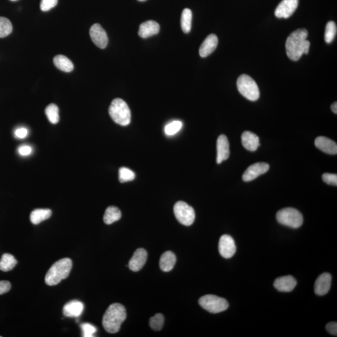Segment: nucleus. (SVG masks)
I'll return each mask as SVG.
<instances>
[{
    "label": "nucleus",
    "mask_w": 337,
    "mask_h": 337,
    "mask_svg": "<svg viewBox=\"0 0 337 337\" xmlns=\"http://www.w3.org/2000/svg\"><path fill=\"white\" fill-rule=\"evenodd\" d=\"M308 32L305 29H298L287 37L285 43L287 56L292 61H298L303 54L309 53L310 46L307 40Z\"/></svg>",
    "instance_id": "f257e3e1"
},
{
    "label": "nucleus",
    "mask_w": 337,
    "mask_h": 337,
    "mask_svg": "<svg viewBox=\"0 0 337 337\" xmlns=\"http://www.w3.org/2000/svg\"><path fill=\"white\" fill-rule=\"evenodd\" d=\"M126 318L125 307L120 303H112L104 314L103 325L106 331L115 334L120 330L122 323Z\"/></svg>",
    "instance_id": "f03ea898"
},
{
    "label": "nucleus",
    "mask_w": 337,
    "mask_h": 337,
    "mask_svg": "<svg viewBox=\"0 0 337 337\" xmlns=\"http://www.w3.org/2000/svg\"><path fill=\"white\" fill-rule=\"evenodd\" d=\"M73 267L72 260L69 258L60 259L53 264L45 277L48 285H56L62 280L67 278Z\"/></svg>",
    "instance_id": "7ed1b4c3"
},
{
    "label": "nucleus",
    "mask_w": 337,
    "mask_h": 337,
    "mask_svg": "<svg viewBox=\"0 0 337 337\" xmlns=\"http://www.w3.org/2000/svg\"><path fill=\"white\" fill-rule=\"evenodd\" d=\"M109 114L113 121L118 125L126 126L130 125L131 114L127 103L123 99L116 98L109 108Z\"/></svg>",
    "instance_id": "20e7f679"
},
{
    "label": "nucleus",
    "mask_w": 337,
    "mask_h": 337,
    "mask_svg": "<svg viewBox=\"0 0 337 337\" xmlns=\"http://www.w3.org/2000/svg\"><path fill=\"white\" fill-rule=\"evenodd\" d=\"M237 88L241 94L251 101H256L260 96V92L256 82L247 75L239 77L237 82Z\"/></svg>",
    "instance_id": "39448f33"
},
{
    "label": "nucleus",
    "mask_w": 337,
    "mask_h": 337,
    "mask_svg": "<svg viewBox=\"0 0 337 337\" xmlns=\"http://www.w3.org/2000/svg\"><path fill=\"white\" fill-rule=\"evenodd\" d=\"M276 218L279 223L287 227L297 229L303 224V216L298 210L294 208L287 207L279 210Z\"/></svg>",
    "instance_id": "423d86ee"
},
{
    "label": "nucleus",
    "mask_w": 337,
    "mask_h": 337,
    "mask_svg": "<svg viewBox=\"0 0 337 337\" xmlns=\"http://www.w3.org/2000/svg\"><path fill=\"white\" fill-rule=\"evenodd\" d=\"M199 303L204 309L212 314L220 313L229 307V303L225 299L214 295H206L201 297Z\"/></svg>",
    "instance_id": "0eeeda50"
},
{
    "label": "nucleus",
    "mask_w": 337,
    "mask_h": 337,
    "mask_svg": "<svg viewBox=\"0 0 337 337\" xmlns=\"http://www.w3.org/2000/svg\"><path fill=\"white\" fill-rule=\"evenodd\" d=\"M174 212L177 220L181 225L189 226L194 223L196 217L194 210L185 202H177L174 205Z\"/></svg>",
    "instance_id": "6e6552de"
},
{
    "label": "nucleus",
    "mask_w": 337,
    "mask_h": 337,
    "mask_svg": "<svg viewBox=\"0 0 337 337\" xmlns=\"http://www.w3.org/2000/svg\"><path fill=\"white\" fill-rule=\"evenodd\" d=\"M299 0H282L275 11L279 19H288L291 17L298 7Z\"/></svg>",
    "instance_id": "1a4fd4ad"
},
{
    "label": "nucleus",
    "mask_w": 337,
    "mask_h": 337,
    "mask_svg": "<svg viewBox=\"0 0 337 337\" xmlns=\"http://www.w3.org/2000/svg\"><path fill=\"white\" fill-rule=\"evenodd\" d=\"M90 35L93 43L97 47L105 49L108 44V37L106 31L99 24H94L91 27Z\"/></svg>",
    "instance_id": "9d476101"
},
{
    "label": "nucleus",
    "mask_w": 337,
    "mask_h": 337,
    "mask_svg": "<svg viewBox=\"0 0 337 337\" xmlns=\"http://www.w3.org/2000/svg\"><path fill=\"white\" fill-rule=\"evenodd\" d=\"M219 251L225 259H230L236 252V246L234 239L229 235L221 236L219 243Z\"/></svg>",
    "instance_id": "9b49d317"
},
{
    "label": "nucleus",
    "mask_w": 337,
    "mask_h": 337,
    "mask_svg": "<svg viewBox=\"0 0 337 337\" xmlns=\"http://www.w3.org/2000/svg\"><path fill=\"white\" fill-rule=\"evenodd\" d=\"M270 166L267 163H257L253 164L243 173V179L245 182L254 180L261 175L265 174L269 170Z\"/></svg>",
    "instance_id": "f8f14e48"
},
{
    "label": "nucleus",
    "mask_w": 337,
    "mask_h": 337,
    "mask_svg": "<svg viewBox=\"0 0 337 337\" xmlns=\"http://www.w3.org/2000/svg\"><path fill=\"white\" fill-rule=\"evenodd\" d=\"M230 156L229 143L227 136L222 134L217 141V163L227 160Z\"/></svg>",
    "instance_id": "ddd939ff"
},
{
    "label": "nucleus",
    "mask_w": 337,
    "mask_h": 337,
    "mask_svg": "<svg viewBox=\"0 0 337 337\" xmlns=\"http://www.w3.org/2000/svg\"><path fill=\"white\" fill-rule=\"evenodd\" d=\"M332 276L329 273H323L317 278L314 285L315 293L324 296L329 292L331 287Z\"/></svg>",
    "instance_id": "4468645a"
},
{
    "label": "nucleus",
    "mask_w": 337,
    "mask_h": 337,
    "mask_svg": "<svg viewBox=\"0 0 337 337\" xmlns=\"http://www.w3.org/2000/svg\"><path fill=\"white\" fill-rule=\"evenodd\" d=\"M147 259L148 252L145 249H137L129 262V267L132 271H139L145 265Z\"/></svg>",
    "instance_id": "2eb2a0df"
},
{
    "label": "nucleus",
    "mask_w": 337,
    "mask_h": 337,
    "mask_svg": "<svg viewBox=\"0 0 337 337\" xmlns=\"http://www.w3.org/2000/svg\"><path fill=\"white\" fill-rule=\"evenodd\" d=\"M297 281L294 277L287 276L279 277L274 281V287L279 291L289 292L296 287Z\"/></svg>",
    "instance_id": "dca6fc26"
},
{
    "label": "nucleus",
    "mask_w": 337,
    "mask_h": 337,
    "mask_svg": "<svg viewBox=\"0 0 337 337\" xmlns=\"http://www.w3.org/2000/svg\"><path fill=\"white\" fill-rule=\"evenodd\" d=\"M315 145L321 151L327 154L335 155L337 153V145L336 142L324 136L317 137Z\"/></svg>",
    "instance_id": "f3484780"
},
{
    "label": "nucleus",
    "mask_w": 337,
    "mask_h": 337,
    "mask_svg": "<svg viewBox=\"0 0 337 337\" xmlns=\"http://www.w3.org/2000/svg\"><path fill=\"white\" fill-rule=\"evenodd\" d=\"M218 44V38L216 35L211 34L206 37L199 48V55L202 57H206L216 50Z\"/></svg>",
    "instance_id": "a211bd4d"
},
{
    "label": "nucleus",
    "mask_w": 337,
    "mask_h": 337,
    "mask_svg": "<svg viewBox=\"0 0 337 337\" xmlns=\"http://www.w3.org/2000/svg\"><path fill=\"white\" fill-rule=\"evenodd\" d=\"M160 26L154 21H147L144 22L139 26L138 35L143 38H147L157 35L159 32Z\"/></svg>",
    "instance_id": "6ab92c4d"
},
{
    "label": "nucleus",
    "mask_w": 337,
    "mask_h": 337,
    "mask_svg": "<svg viewBox=\"0 0 337 337\" xmlns=\"http://www.w3.org/2000/svg\"><path fill=\"white\" fill-rule=\"evenodd\" d=\"M84 304L80 301L72 300L66 303L63 307V314L68 317H79L83 313Z\"/></svg>",
    "instance_id": "aec40b11"
},
{
    "label": "nucleus",
    "mask_w": 337,
    "mask_h": 337,
    "mask_svg": "<svg viewBox=\"0 0 337 337\" xmlns=\"http://www.w3.org/2000/svg\"><path fill=\"white\" fill-rule=\"evenodd\" d=\"M242 143L246 150L252 152L256 151L260 146L259 137L250 131H245L242 134Z\"/></svg>",
    "instance_id": "412c9836"
},
{
    "label": "nucleus",
    "mask_w": 337,
    "mask_h": 337,
    "mask_svg": "<svg viewBox=\"0 0 337 337\" xmlns=\"http://www.w3.org/2000/svg\"><path fill=\"white\" fill-rule=\"evenodd\" d=\"M176 262V257L171 251H167L162 255L159 266L164 272H169L174 268Z\"/></svg>",
    "instance_id": "4be33fe9"
},
{
    "label": "nucleus",
    "mask_w": 337,
    "mask_h": 337,
    "mask_svg": "<svg viewBox=\"0 0 337 337\" xmlns=\"http://www.w3.org/2000/svg\"><path fill=\"white\" fill-rule=\"evenodd\" d=\"M55 65L62 72L70 73L74 70V65L67 57L64 55H57L53 59Z\"/></svg>",
    "instance_id": "5701e85b"
},
{
    "label": "nucleus",
    "mask_w": 337,
    "mask_h": 337,
    "mask_svg": "<svg viewBox=\"0 0 337 337\" xmlns=\"http://www.w3.org/2000/svg\"><path fill=\"white\" fill-rule=\"evenodd\" d=\"M52 215V211L48 209H37L31 213L30 220L33 225H37L41 222L47 220Z\"/></svg>",
    "instance_id": "b1692460"
},
{
    "label": "nucleus",
    "mask_w": 337,
    "mask_h": 337,
    "mask_svg": "<svg viewBox=\"0 0 337 337\" xmlns=\"http://www.w3.org/2000/svg\"><path fill=\"white\" fill-rule=\"evenodd\" d=\"M122 214L121 210L115 206H110L106 209L103 217V221L106 225H110L119 221Z\"/></svg>",
    "instance_id": "393cba45"
},
{
    "label": "nucleus",
    "mask_w": 337,
    "mask_h": 337,
    "mask_svg": "<svg viewBox=\"0 0 337 337\" xmlns=\"http://www.w3.org/2000/svg\"><path fill=\"white\" fill-rule=\"evenodd\" d=\"M17 264V261L14 256L10 254H4L0 260V270L8 272L12 270Z\"/></svg>",
    "instance_id": "a878e982"
},
{
    "label": "nucleus",
    "mask_w": 337,
    "mask_h": 337,
    "mask_svg": "<svg viewBox=\"0 0 337 337\" xmlns=\"http://www.w3.org/2000/svg\"><path fill=\"white\" fill-rule=\"evenodd\" d=\"M192 13L189 8H186L182 13L181 24L183 32L188 33L191 30Z\"/></svg>",
    "instance_id": "bb28decb"
},
{
    "label": "nucleus",
    "mask_w": 337,
    "mask_h": 337,
    "mask_svg": "<svg viewBox=\"0 0 337 337\" xmlns=\"http://www.w3.org/2000/svg\"><path fill=\"white\" fill-rule=\"evenodd\" d=\"M45 114L51 123L57 124L59 120V109L55 104H50L46 108Z\"/></svg>",
    "instance_id": "cd10ccee"
},
{
    "label": "nucleus",
    "mask_w": 337,
    "mask_h": 337,
    "mask_svg": "<svg viewBox=\"0 0 337 337\" xmlns=\"http://www.w3.org/2000/svg\"><path fill=\"white\" fill-rule=\"evenodd\" d=\"M13 31L11 21L5 17H0V37H8Z\"/></svg>",
    "instance_id": "c85d7f7f"
},
{
    "label": "nucleus",
    "mask_w": 337,
    "mask_h": 337,
    "mask_svg": "<svg viewBox=\"0 0 337 337\" xmlns=\"http://www.w3.org/2000/svg\"><path fill=\"white\" fill-rule=\"evenodd\" d=\"M337 32V28L336 23L334 21H329L325 28V41L326 43H330L334 41Z\"/></svg>",
    "instance_id": "c756f323"
},
{
    "label": "nucleus",
    "mask_w": 337,
    "mask_h": 337,
    "mask_svg": "<svg viewBox=\"0 0 337 337\" xmlns=\"http://www.w3.org/2000/svg\"><path fill=\"white\" fill-rule=\"evenodd\" d=\"M135 173L127 168H121L119 170V180L124 183L134 180Z\"/></svg>",
    "instance_id": "7c9ffc66"
},
{
    "label": "nucleus",
    "mask_w": 337,
    "mask_h": 337,
    "mask_svg": "<svg viewBox=\"0 0 337 337\" xmlns=\"http://www.w3.org/2000/svg\"><path fill=\"white\" fill-rule=\"evenodd\" d=\"M165 318L161 314H157L156 316L151 317L150 320V325L151 329L156 331H159L163 329Z\"/></svg>",
    "instance_id": "2f4dec72"
},
{
    "label": "nucleus",
    "mask_w": 337,
    "mask_h": 337,
    "mask_svg": "<svg viewBox=\"0 0 337 337\" xmlns=\"http://www.w3.org/2000/svg\"><path fill=\"white\" fill-rule=\"evenodd\" d=\"M183 127V123L180 121H174L166 126L165 132L168 136H173L178 132Z\"/></svg>",
    "instance_id": "473e14b6"
},
{
    "label": "nucleus",
    "mask_w": 337,
    "mask_h": 337,
    "mask_svg": "<svg viewBox=\"0 0 337 337\" xmlns=\"http://www.w3.org/2000/svg\"><path fill=\"white\" fill-rule=\"evenodd\" d=\"M82 332L84 337H94V334L96 333L97 329L94 325L90 323H84L81 325Z\"/></svg>",
    "instance_id": "72a5a7b5"
},
{
    "label": "nucleus",
    "mask_w": 337,
    "mask_h": 337,
    "mask_svg": "<svg viewBox=\"0 0 337 337\" xmlns=\"http://www.w3.org/2000/svg\"><path fill=\"white\" fill-rule=\"evenodd\" d=\"M58 0H41L40 8L43 12H48L56 6Z\"/></svg>",
    "instance_id": "f704fd0d"
},
{
    "label": "nucleus",
    "mask_w": 337,
    "mask_h": 337,
    "mask_svg": "<svg viewBox=\"0 0 337 337\" xmlns=\"http://www.w3.org/2000/svg\"><path fill=\"white\" fill-rule=\"evenodd\" d=\"M322 179L323 182H325L327 185L337 186V175L336 174L325 173L323 174Z\"/></svg>",
    "instance_id": "c9c22d12"
},
{
    "label": "nucleus",
    "mask_w": 337,
    "mask_h": 337,
    "mask_svg": "<svg viewBox=\"0 0 337 337\" xmlns=\"http://www.w3.org/2000/svg\"><path fill=\"white\" fill-rule=\"evenodd\" d=\"M11 283L7 281H0V295L7 293L11 289Z\"/></svg>",
    "instance_id": "e433bc0d"
},
{
    "label": "nucleus",
    "mask_w": 337,
    "mask_h": 337,
    "mask_svg": "<svg viewBox=\"0 0 337 337\" xmlns=\"http://www.w3.org/2000/svg\"><path fill=\"white\" fill-rule=\"evenodd\" d=\"M326 329L327 332L333 336H337V322H330L326 326Z\"/></svg>",
    "instance_id": "4c0bfd02"
},
{
    "label": "nucleus",
    "mask_w": 337,
    "mask_h": 337,
    "mask_svg": "<svg viewBox=\"0 0 337 337\" xmlns=\"http://www.w3.org/2000/svg\"><path fill=\"white\" fill-rule=\"evenodd\" d=\"M28 133L27 129L21 128L17 129L16 131H15V136H16L18 138L24 139L28 136Z\"/></svg>",
    "instance_id": "58836bf2"
},
{
    "label": "nucleus",
    "mask_w": 337,
    "mask_h": 337,
    "mask_svg": "<svg viewBox=\"0 0 337 337\" xmlns=\"http://www.w3.org/2000/svg\"><path fill=\"white\" fill-rule=\"evenodd\" d=\"M19 152L21 156H28L32 152V149L29 146H22L19 148Z\"/></svg>",
    "instance_id": "ea45409f"
},
{
    "label": "nucleus",
    "mask_w": 337,
    "mask_h": 337,
    "mask_svg": "<svg viewBox=\"0 0 337 337\" xmlns=\"http://www.w3.org/2000/svg\"><path fill=\"white\" fill-rule=\"evenodd\" d=\"M331 109L332 112H333L335 114H337V102H335L334 103L332 104L331 106Z\"/></svg>",
    "instance_id": "a19ab883"
},
{
    "label": "nucleus",
    "mask_w": 337,
    "mask_h": 337,
    "mask_svg": "<svg viewBox=\"0 0 337 337\" xmlns=\"http://www.w3.org/2000/svg\"><path fill=\"white\" fill-rule=\"evenodd\" d=\"M139 1H146V0H138Z\"/></svg>",
    "instance_id": "79ce46f5"
},
{
    "label": "nucleus",
    "mask_w": 337,
    "mask_h": 337,
    "mask_svg": "<svg viewBox=\"0 0 337 337\" xmlns=\"http://www.w3.org/2000/svg\"><path fill=\"white\" fill-rule=\"evenodd\" d=\"M10 1H17V0H10Z\"/></svg>",
    "instance_id": "37998d69"
},
{
    "label": "nucleus",
    "mask_w": 337,
    "mask_h": 337,
    "mask_svg": "<svg viewBox=\"0 0 337 337\" xmlns=\"http://www.w3.org/2000/svg\"><path fill=\"white\" fill-rule=\"evenodd\" d=\"M0 337H1V336H0Z\"/></svg>",
    "instance_id": "c03bdc74"
}]
</instances>
